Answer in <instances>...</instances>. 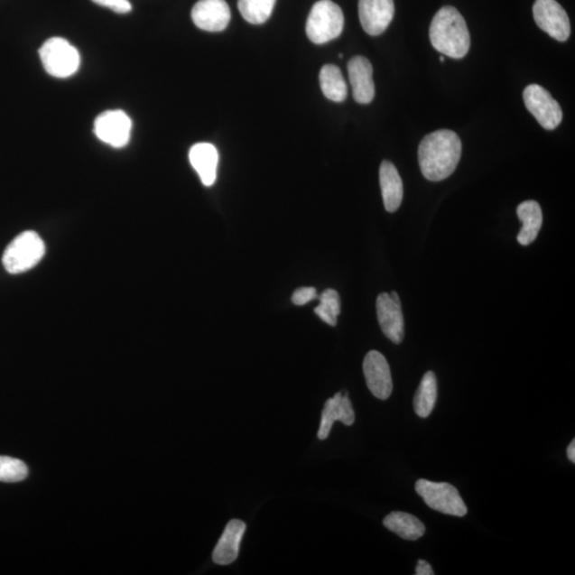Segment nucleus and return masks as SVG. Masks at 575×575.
<instances>
[{
  "label": "nucleus",
  "mask_w": 575,
  "mask_h": 575,
  "mask_svg": "<svg viewBox=\"0 0 575 575\" xmlns=\"http://www.w3.org/2000/svg\"><path fill=\"white\" fill-rule=\"evenodd\" d=\"M421 172L430 181H441L454 173L461 157V141L452 130L425 135L418 150Z\"/></svg>",
  "instance_id": "obj_1"
},
{
  "label": "nucleus",
  "mask_w": 575,
  "mask_h": 575,
  "mask_svg": "<svg viewBox=\"0 0 575 575\" xmlns=\"http://www.w3.org/2000/svg\"><path fill=\"white\" fill-rule=\"evenodd\" d=\"M430 40L436 51L453 59L464 58L471 45L469 29L464 16L450 5L441 8L432 19Z\"/></svg>",
  "instance_id": "obj_2"
},
{
  "label": "nucleus",
  "mask_w": 575,
  "mask_h": 575,
  "mask_svg": "<svg viewBox=\"0 0 575 575\" xmlns=\"http://www.w3.org/2000/svg\"><path fill=\"white\" fill-rule=\"evenodd\" d=\"M345 27V15L331 0L313 5L306 23V33L314 44H325L339 37Z\"/></svg>",
  "instance_id": "obj_3"
},
{
  "label": "nucleus",
  "mask_w": 575,
  "mask_h": 575,
  "mask_svg": "<svg viewBox=\"0 0 575 575\" xmlns=\"http://www.w3.org/2000/svg\"><path fill=\"white\" fill-rule=\"evenodd\" d=\"M44 241L34 231H23L10 243L3 256L5 269L10 274H20L34 268L45 255Z\"/></svg>",
  "instance_id": "obj_4"
},
{
  "label": "nucleus",
  "mask_w": 575,
  "mask_h": 575,
  "mask_svg": "<svg viewBox=\"0 0 575 575\" xmlns=\"http://www.w3.org/2000/svg\"><path fill=\"white\" fill-rule=\"evenodd\" d=\"M41 61L47 73L56 79H68L80 67V53L62 38H51L41 47Z\"/></svg>",
  "instance_id": "obj_5"
},
{
  "label": "nucleus",
  "mask_w": 575,
  "mask_h": 575,
  "mask_svg": "<svg viewBox=\"0 0 575 575\" xmlns=\"http://www.w3.org/2000/svg\"><path fill=\"white\" fill-rule=\"evenodd\" d=\"M416 491L426 505L436 512L456 515V517H464L468 513L459 490L452 485L419 479L416 483Z\"/></svg>",
  "instance_id": "obj_6"
},
{
  "label": "nucleus",
  "mask_w": 575,
  "mask_h": 575,
  "mask_svg": "<svg viewBox=\"0 0 575 575\" xmlns=\"http://www.w3.org/2000/svg\"><path fill=\"white\" fill-rule=\"evenodd\" d=\"M524 100L526 109L544 129L554 130L559 127L562 121L561 106L544 88L539 85L526 87Z\"/></svg>",
  "instance_id": "obj_7"
},
{
  "label": "nucleus",
  "mask_w": 575,
  "mask_h": 575,
  "mask_svg": "<svg viewBox=\"0 0 575 575\" xmlns=\"http://www.w3.org/2000/svg\"><path fill=\"white\" fill-rule=\"evenodd\" d=\"M533 14L537 26L551 38L566 42L570 37V21L565 9L556 0H536Z\"/></svg>",
  "instance_id": "obj_8"
},
{
  "label": "nucleus",
  "mask_w": 575,
  "mask_h": 575,
  "mask_svg": "<svg viewBox=\"0 0 575 575\" xmlns=\"http://www.w3.org/2000/svg\"><path fill=\"white\" fill-rule=\"evenodd\" d=\"M132 129V120L122 110L106 111L94 122V133L97 138L104 144L116 148H122L128 144Z\"/></svg>",
  "instance_id": "obj_9"
},
{
  "label": "nucleus",
  "mask_w": 575,
  "mask_h": 575,
  "mask_svg": "<svg viewBox=\"0 0 575 575\" xmlns=\"http://www.w3.org/2000/svg\"><path fill=\"white\" fill-rule=\"evenodd\" d=\"M376 311L378 323L385 336L395 345H400L404 339V317L399 294L395 292L379 294Z\"/></svg>",
  "instance_id": "obj_10"
},
{
  "label": "nucleus",
  "mask_w": 575,
  "mask_h": 575,
  "mask_svg": "<svg viewBox=\"0 0 575 575\" xmlns=\"http://www.w3.org/2000/svg\"><path fill=\"white\" fill-rule=\"evenodd\" d=\"M366 386L379 400H387L393 394L394 384L388 361L382 353L371 351L364 360Z\"/></svg>",
  "instance_id": "obj_11"
},
{
  "label": "nucleus",
  "mask_w": 575,
  "mask_h": 575,
  "mask_svg": "<svg viewBox=\"0 0 575 575\" xmlns=\"http://www.w3.org/2000/svg\"><path fill=\"white\" fill-rule=\"evenodd\" d=\"M359 19L364 31L373 37L386 32L394 16V0H359Z\"/></svg>",
  "instance_id": "obj_12"
},
{
  "label": "nucleus",
  "mask_w": 575,
  "mask_h": 575,
  "mask_svg": "<svg viewBox=\"0 0 575 575\" xmlns=\"http://www.w3.org/2000/svg\"><path fill=\"white\" fill-rule=\"evenodd\" d=\"M192 20L201 31L220 32L230 22V9L225 0H199L191 12Z\"/></svg>",
  "instance_id": "obj_13"
},
{
  "label": "nucleus",
  "mask_w": 575,
  "mask_h": 575,
  "mask_svg": "<svg viewBox=\"0 0 575 575\" xmlns=\"http://www.w3.org/2000/svg\"><path fill=\"white\" fill-rule=\"evenodd\" d=\"M348 70L356 102L361 105L370 104L376 97L371 62L365 57L356 56L349 60Z\"/></svg>",
  "instance_id": "obj_14"
},
{
  "label": "nucleus",
  "mask_w": 575,
  "mask_h": 575,
  "mask_svg": "<svg viewBox=\"0 0 575 575\" xmlns=\"http://www.w3.org/2000/svg\"><path fill=\"white\" fill-rule=\"evenodd\" d=\"M336 421H340L348 426L355 422L354 408L346 391L338 393L334 398L326 401L318 431L319 440L325 441L329 436Z\"/></svg>",
  "instance_id": "obj_15"
},
{
  "label": "nucleus",
  "mask_w": 575,
  "mask_h": 575,
  "mask_svg": "<svg viewBox=\"0 0 575 575\" xmlns=\"http://www.w3.org/2000/svg\"><path fill=\"white\" fill-rule=\"evenodd\" d=\"M246 531V524L242 520L230 521L213 551L212 560L216 564L227 566L238 559L240 543Z\"/></svg>",
  "instance_id": "obj_16"
},
{
  "label": "nucleus",
  "mask_w": 575,
  "mask_h": 575,
  "mask_svg": "<svg viewBox=\"0 0 575 575\" xmlns=\"http://www.w3.org/2000/svg\"><path fill=\"white\" fill-rule=\"evenodd\" d=\"M190 162L198 172L201 182L210 187L217 180L218 153L215 145L210 144H198L191 147L189 153Z\"/></svg>",
  "instance_id": "obj_17"
},
{
  "label": "nucleus",
  "mask_w": 575,
  "mask_h": 575,
  "mask_svg": "<svg viewBox=\"0 0 575 575\" xmlns=\"http://www.w3.org/2000/svg\"><path fill=\"white\" fill-rule=\"evenodd\" d=\"M379 183H381L385 209L388 212H395L400 209L403 200V181L394 163L383 162L379 169Z\"/></svg>",
  "instance_id": "obj_18"
},
{
  "label": "nucleus",
  "mask_w": 575,
  "mask_h": 575,
  "mask_svg": "<svg viewBox=\"0 0 575 575\" xmlns=\"http://www.w3.org/2000/svg\"><path fill=\"white\" fill-rule=\"evenodd\" d=\"M517 215L524 223L517 239L521 246H530L536 240L543 227V210L535 200H525L517 209Z\"/></svg>",
  "instance_id": "obj_19"
},
{
  "label": "nucleus",
  "mask_w": 575,
  "mask_h": 575,
  "mask_svg": "<svg viewBox=\"0 0 575 575\" xmlns=\"http://www.w3.org/2000/svg\"><path fill=\"white\" fill-rule=\"evenodd\" d=\"M384 525L391 532L407 541H417L425 533V525L414 515L394 512L384 519Z\"/></svg>",
  "instance_id": "obj_20"
},
{
  "label": "nucleus",
  "mask_w": 575,
  "mask_h": 575,
  "mask_svg": "<svg viewBox=\"0 0 575 575\" xmlns=\"http://www.w3.org/2000/svg\"><path fill=\"white\" fill-rule=\"evenodd\" d=\"M320 86L326 98L335 103L345 102L348 97V86L340 69L336 65H324L320 72Z\"/></svg>",
  "instance_id": "obj_21"
},
{
  "label": "nucleus",
  "mask_w": 575,
  "mask_h": 575,
  "mask_svg": "<svg viewBox=\"0 0 575 575\" xmlns=\"http://www.w3.org/2000/svg\"><path fill=\"white\" fill-rule=\"evenodd\" d=\"M437 401V379L434 372H426L414 395V412L420 418H428Z\"/></svg>",
  "instance_id": "obj_22"
},
{
  "label": "nucleus",
  "mask_w": 575,
  "mask_h": 575,
  "mask_svg": "<svg viewBox=\"0 0 575 575\" xmlns=\"http://www.w3.org/2000/svg\"><path fill=\"white\" fill-rule=\"evenodd\" d=\"M276 0H238V8L243 19L260 25L270 19Z\"/></svg>",
  "instance_id": "obj_23"
},
{
  "label": "nucleus",
  "mask_w": 575,
  "mask_h": 575,
  "mask_svg": "<svg viewBox=\"0 0 575 575\" xmlns=\"http://www.w3.org/2000/svg\"><path fill=\"white\" fill-rule=\"evenodd\" d=\"M319 299L321 301V304L316 307L314 312L326 324L336 326L338 316L341 311L339 293L334 289H328Z\"/></svg>",
  "instance_id": "obj_24"
},
{
  "label": "nucleus",
  "mask_w": 575,
  "mask_h": 575,
  "mask_svg": "<svg viewBox=\"0 0 575 575\" xmlns=\"http://www.w3.org/2000/svg\"><path fill=\"white\" fill-rule=\"evenodd\" d=\"M28 476V467L20 459L0 456V482H22Z\"/></svg>",
  "instance_id": "obj_25"
},
{
  "label": "nucleus",
  "mask_w": 575,
  "mask_h": 575,
  "mask_svg": "<svg viewBox=\"0 0 575 575\" xmlns=\"http://www.w3.org/2000/svg\"><path fill=\"white\" fill-rule=\"evenodd\" d=\"M92 2L120 14H128L133 10L132 4L128 0H92Z\"/></svg>",
  "instance_id": "obj_26"
},
{
  "label": "nucleus",
  "mask_w": 575,
  "mask_h": 575,
  "mask_svg": "<svg viewBox=\"0 0 575 575\" xmlns=\"http://www.w3.org/2000/svg\"><path fill=\"white\" fill-rule=\"evenodd\" d=\"M317 290L312 287H303L295 290L292 295L293 304L298 306H303L310 303L314 299H317Z\"/></svg>",
  "instance_id": "obj_27"
},
{
  "label": "nucleus",
  "mask_w": 575,
  "mask_h": 575,
  "mask_svg": "<svg viewBox=\"0 0 575 575\" xmlns=\"http://www.w3.org/2000/svg\"><path fill=\"white\" fill-rule=\"evenodd\" d=\"M417 575H434L435 572L432 571V568L429 564L428 561L420 560L418 561V566L416 568Z\"/></svg>",
  "instance_id": "obj_28"
},
{
  "label": "nucleus",
  "mask_w": 575,
  "mask_h": 575,
  "mask_svg": "<svg viewBox=\"0 0 575 575\" xmlns=\"http://www.w3.org/2000/svg\"><path fill=\"white\" fill-rule=\"evenodd\" d=\"M567 456L569 460H571L574 464L575 462V441H572L567 449Z\"/></svg>",
  "instance_id": "obj_29"
},
{
  "label": "nucleus",
  "mask_w": 575,
  "mask_h": 575,
  "mask_svg": "<svg viewBox=\"0 0 575 575\" xmlns=\"http://www.w3.org/2000/svg\"><path fill=\"white\" fill-rule=\"evenodd\" d=\"M444 60H446V58H444V57H441V62H444Z\"/></svg>",
  "instance_id": "obj_30"
}]
</instances>
